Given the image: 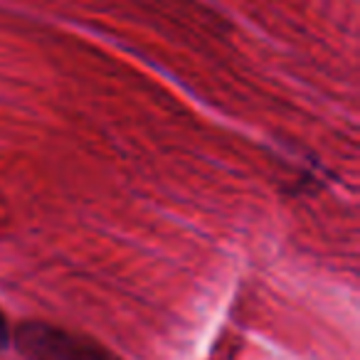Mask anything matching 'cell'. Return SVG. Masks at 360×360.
Instances as JSON below:
<instances>
[{"mask_svg":"<svg viewBox=\"0 0 360 360\" xmlns=\"http://www.w3.org/2000/svg\"><path fill=\"white\" fill-rule=\"evenodd\" d=\"M18 348L30 360H116L104 348L47 323H25L15 333Z\"/></svg>","mask_w":360,"mask_h":360,"instance_id":"cell-1","label":"cell"}]
</instances>
